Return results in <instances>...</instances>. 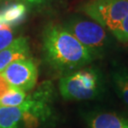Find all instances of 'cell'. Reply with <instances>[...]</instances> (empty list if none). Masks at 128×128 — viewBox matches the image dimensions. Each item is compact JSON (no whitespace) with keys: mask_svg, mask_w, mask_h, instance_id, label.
<instances>
[{"mask_svg":"<svg viewBox=\"0 0 128 128\" xmlns=\"http://www.w3.org/2000/svg\"><path fill=\"white\" fill-rule=\"evenodd\" d=\"M42 51L46 62L59 72L73 71L94 58L92 53L65 27L53 24L43 31Z\"/></svg>","mask_w":128,"mask_h":128,"instance_id":"6da1fadb","label":"cell"},{"mask_svg":"<svg viewBox=\"0 0 128 128\" xmlns=\"http://www.w3.org/2000/svg\"><path fill=\"white\" fill-rule=\"evenodd\" d=\"M103 86L100 73L92 68L81 69L60 79L59 91L66 100L94 99L101 95Z\"/></svg>","mask_w":128,"mask_h":128,"instance_id":"7a4b0ae2","label":"cell"},{"mask_svg":"<svg viewBox=\"0 0 128 128\" xmlns=\"http://www.w3.org/2000/svg\"><path fill=\"white\" fill-rule=\"evenodd\" d=\"M81 10L113 32L128 14V0H90L81 7Z\"/></svg>","mask_w":128,"mask_h":128,"instance_id":"3957f363","label":"cell"},{"mask_svg":"<svg viewBox=\"0 0 128 128\" xmlns=\"http://www.w3.org/2000/svg\"><path fill=\"white\" fill-rule=\"evenodd\" d=\"M65 28L93 55L101 53L106 46V30L96 22L82 19L72 20Z\"/></svg>","mask_w":128,"mask_h":128,"instance_id":"277c9868","label":"cell"},{"mask_svg":"<svg viewBox=\"0 0 128 128\" xmlns=\"http://www.w3.org/2000/svg\"><path fill=\"white\" fill-rule=\"evenodd\" d=\"M1 74L11 86L21 89L26 92L35 86L38 71L36 63L28 58L10 63L1 72Z\"/></svg>","mask_w":128,"mask_h":128,"instance_id":"5b68a950","label":"cell"},{"mask_svg":"<svg viewBox=\"0 0 128 128\" xmlns=\"http://www.w3.org/2000/svg\"><path fill=\"white\" fill-rule=\"evenodd\" d=\"M29 57L28 40L25 37L14 39L9 46L0 51V72L10 63L17 60L26 59Z\"/></svg>","mask_w":128,"mask_h":128,"instance_id":"8992f818","label":"cell"},{"mask_svg":"<svg viewBox=\"0 0 128 128\" xmlns=\"http://www.w3.org/2000/svg\"><path fill=\"white\" fill-rule=\"evenodd\" d=\"M90 128H128V118L114 112H97L89 115Z\"/></svg>","mask_w":128,"mask_h":128,"instance_id":"52a82bcc","label":"cell"},{"mask_svg":"<svg viewBox=\"0 0 128 128\" xmlns=\"http://www.w3.org/2000/svg\"><path fill=\"white\" fill-rule=\"evenodd\" d=\"M26 6L15 4L0 10V28L14 27L24 21L26 16Z\"/></svg>","mask_w":128,"mask_h":128,"instance_id":"ba28073f","label":"cell"},{"mask_svg":"<svg viewBox=\"0 0 128 128\" xmlns=\"http://www.w3.org/2000/svg\"><path fill=\"white\" fill-rule=\"evenodd\" d=\"M25 111L24 102L18 106H0V128H19Z\"/></svg>","mask_w":128,"mask_h":128,"instance_id":"9c48e42d","label":"cell"},{"mask_svg":"<svg viewBox=\"0 0 128 128\" xmlns=\"http://www.w3.org/2000/svg\"><path fill=\"white\" fill-rule=\"evenodd\" d=\"M112 82L117 95L128 107V71L121 68L114 71Z\"/></svg>","mask_w":128,"mask_h":128,"instance_id":"30bf717a","label":"cell"},{"mask_svg":"<svg viewBox=\"0 0 128 128\" xmlns=\"http://www.w3.org/2000/svg\"><path fill=\"white\" fill-rule=\"evenodd\" d=\"M27 98L26 92L21 89L11 86V88L0 98V106H18Z\"/></svg>","mask_w":128,"mask_h":128,"instance_id":"8fae6325","label":"cell"},{"mask_svg":"<svg viewBox=\"0 0 128 128\" xmlns=\"http://www.w3.org/2000/svg\"><path fill=\"white\" fill-rule=\"evenodd\" d=\"M112 33L119 42L122 43L128 42V14Z\"/></svg>","mask_w":128,"mask_h":128,"instance_id":"7c38bea8","label":"cell"},{"mask_svg":"<svg viewBox=\"0 0 128 128\" xmlns=\"http://www.w3.org/2000/svg\"><path fill=\"white\" fill-rule=\"evenodd\" d=\"M14 40V31L11 27L0 28V51L9 46Z\"/></svg>","mask_w":128,"mask_h":128,"instance_id":"4fadbf2b","label":"cell"},{"mask_svg":"<svg viewBox=\"0 0 128 128\" xmlns=\"http://www.w3.org/2000/svg\"><path fill=\"white\" fill-rule=\"evenodd\" d=\"M11 88V86L0 72V98Z\"/></svg>","mask_w":128,"mask_h":128,"instance_id":"5bb4252c","label":"cell"},{"mask_svg":"<svg viewBox=\"0 0 128 128\" xmlns=\"http://www.w3.org/2000/svg\"><path fill=\"white\" fill-rule=\"evenodd\" d=\"M22 1L30 5H40L46 2L47 0H22Z\"/></svg>","mask_w":128,"mask_h":128,"instance_id":"9a60e30c","label":"cell"},{"mask_svg":"<svg viewBox=\"0 0 128 128\" xmlns=\"http://www.w3.org/2000/svg\"><path fill=\"white\" fill-rule=\"evenodd\" d=\"M10 1V0H0V2H8Z\"/></svg>","mask_w":128,"mask_h":128,"instance_id":"2e32d148","label":"cell"}]
</instances>
